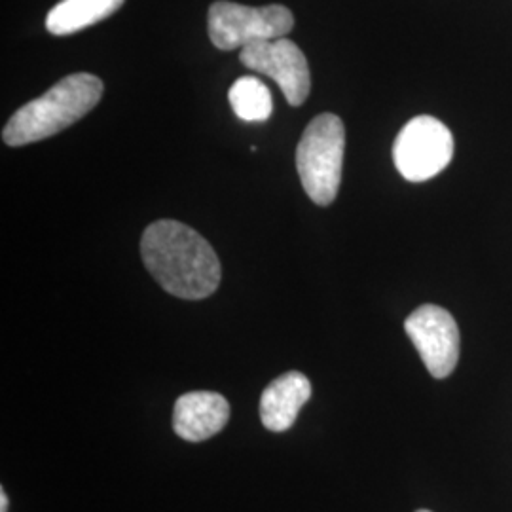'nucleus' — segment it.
Segmentation results:
<instances>
[{
  "instance_id": "nucleus-1",
  "label": "nucleus",
  "mask_w": 512,
  "mask_h": 512,
  "mask_svg": "<svg viewBox=\"0 0 512 512\" xmlns=\"http://www.w3.org/2000/svg\"><path fill=\"white\" fill-rule=\"evenodd\" d=\"M141 256L165 293L202 300L219 289L222 270L215 249L179 220L152 222L141 239Z\"/></svg>"
},
{
  "instance_id": "nucleus-2",
  "label": "nucleus",
  "mask_w": 512,
  "mask_h": 512,
  "mask_svg": "<svg viewBox=\"0 0 512 512\" xmlns=\"http://www.w3.org/2000/svg\"><path fill=\"white\" fill-rule=\"evenodd\" d=\"M103 92L105 86L95 74H69L44 95L16 110L2 129V141L8 147H25L54 137L95 109Z\"/></svg>"
},
{
  "instance_id": "nucleus-3",
  "label": "nucleus",
  "mask_w": 512,
  "mask_h": 512,
  "mask_svg": "<svg viewBox=\"0 0 512 512\" xmlns=\"http://www.w3.org/2000/svg\"><path fill=\"white\" fill-rule=\"evenodd\" d=\"M346 129L336 114H319L304 129L296 148V169L311 202L327 207L336 200L344 167Z\"/></svg>"
},
{
  "instance_id": "nucleus-4",
  "label": "nucleus",
  "mask_w": 512,
  "mask_h": 512,
  "mask_svg": "<svg viewBox=\"0 0 512 512\" xmlns=\"http://www.w3.org/2000/svg\"><path fill=\"white\" fill-rule=\"evenodd\" d=\"M293 27V12L283 4L243 6L238 2L217 0L209 6L207 14L209 38L224 52L285 38Z\"/></svg>"
},
{
  "instance_id": "nucleus-5",
  "label": "nucleus",
  "mask_w": 512,
  "mask_h": 512,
  "mask_svg": "<svg viewBox=\"0 0 512 512\" xmlns=\"http://www.w3.org/2000/svg\"><path fill=\"white\" fill-rule=\"evenodd\" d=\"M454 158V137L433 116L412 118L397 135L393 162L410 183H425L444 171Z\"/></svg>"
},
{
  "instance_id": "nucleus-6",
  "label": "nucleus",
  "mask_w": 512,
  "mask_h": 512,
  "mask_svg": "<svg viewBox=\"0 0 512 512\" xmlns=\"http://www.w3.org/2000/svg\"><path fill=\"white\" fill-rule=\"evenodd\" d=\"M241 63L266 74L281 88L291 107H300L311 90L310 65L304 52L289 38L256 42L239 52Z\"/></svg>"
},
{
  "instance_id": "nucleus-7",
  "label": "nucleus",
  "mask_w": 512,
  "mask_h": 512,
  "mask_svg": "<svg viewBox=\"0 0 512 512\" xmlns=\"http://www.w3.org/2000/svg\"><path fill=\"white\" fill-rule=\"evenodd\" d=\"M404 330L433 378L444 380L454 372L459 361V329L450 311L433 304L420 306L404 321Z\"/></svg>"
},
{
  "instance_id": "nucleus-8",
  "label": "nucleus",
  "mask_w": 512,
  "mask_h": 512,
  "mask_svg": "<svg viewBox=\"0 0 512 512\" xmlns=\"http://www.w3.org/2000/svg\"><path fill=\"white\" fill-rule=\"evenodd\" d=\"M230 420V404L213 391L184 393L175 403L173 429L181 439L203 442L220 433Z\"/></svg>"
},
{
  "instance_id": "nucleus-9",
  "label": "nucleus",
  "mask_w": 512,
  "mask_h": 512,
  "mask_svg": "<svg viewBox=\"0 0 512 512\" xmlns=\"http://www.w3.org/2000/svg\"><path fill=\"white\" fill-rule=\"evenodd\" d=\"M311 382L298 370L279 376L268 385L260 399L262 425L274 433L291 429L298 412L310 401Z\"/></svg>"
},
{
  "instance_id": "nucleus-10",
  "label": "nucleus",
  "mask_w": 512,
  "mask_h": 512,
  "mask_svg": "<svg viewBox=\"0 0 512 512\" xmlns=\"http://www.w3.org/2000/svg\"><path fill=\"white\" fill-rule=\"evenodd\" d=\"M126 0H61L46 16V29L55 37L84 31L114 16Z\"/></svg>"
},
{
  "instance_id": "nucleus-11",
  "label": "nucleus",
  "mask_w": 512,
  "mask_h": 512,
  "mask_svg": "<svg viewBox=\"0 0 512 512\" xmlns=\"http://www.w3.org/2000/svg\"><path fill=\"white\" fill-rule=\"evenodd\" d=\"M232 110L243 122H264L270 118L274 103L268 86L256 76H241L228 93Z\"/></svg>"
},
{
  "instance_id": "nucleus-12",
  "label": "nucleus",
  "mask_w": 512,
  "mask_h": 512,
  "mask_svg": "<svg viewBox=\"0 0 512 512\" xmlns=\"http://www.w3.org/2000/svg\"><path fill=\"white\" fill-rule=\"evenodd\" d=\"M0 512H8V495L4 490L0 492Z\"/></svg>"
},
{
  "instance_id": "nucleus-13",
  "label": "nucleus",
  "mask_w": 512,
  "mask_h": 512,
  "mask_svg": "<svg viewBox=\"0 0 512 512\" xmlns=\"http://www.w3.org/2000/svg\"><path fill=\"white\" fill-rule=\"evenodd\" d=\"M416 512H431V511H425V509H421V511H416Z\"/></svg>"
}]
</instances>
